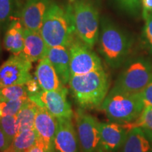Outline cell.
<instances>
[{
	"instance_id": "obj_1",
	"label": "cell",
	"mask_w": 152,
	"mask_h": 152,
	"mask_svg": "<svg viewBox=\"0 0 152 152\" xmlns=\"http://www.w3.org/2000/svg\"><path fill=\"white\" fill-rule=\"evenodd\" d=\"M68 85L76 104L83 109L101 107L109 92L110 80L104 69L70 76Z\"/></svg>"
},
{
	"instance_id": "obj_2",
	"label": "cell",
	"mask_w": 152,
	"mask_h": 152,
	"mask_svg": "<svg viewBox=\"0 0 152 152\" xmlns=\"http://www.w3.org/2000/svg\"><path fill=\"white\" fill-rule=\"evenodd\" d=\"M48 47H68L76 37L69 11L52 2L45 13L39 30Z\"/></svg>"
},
{
	"instance_id": "obj_3",
	"label": "cell",
	"mask_w": 152,
	"mask_h": 152,
	"mask_svg": "<svg viewBox=\"0 0 152 152\" xmlns=\"http://www.w3.org/2000/svg\"><path fill=\"white\" fill-rule=\"evenodd\" d=\"M98 41L99 53L106 64L113 68L123 65L128 58L132 45L130 36L109 21L102 23Z\"/></svg>"
},
{
	"instance_id": "obj_4",
	"label": "cell",
	"mask_w": 152,
	"mask_h": 152,
	"mask_svg": "<svg viewBox=\"0 0 152 152\" xmlns=\"http://www.w3.org/2000/svg\"><path fill=\"white\" fill-rule=\"evenodd\" d=\"M111 122L127 124L135 121L144 109L141 93L110 90L101 106Z\"/></svg>"
},
{
	"instance_id": "obj_5",
	"label": "cell",
	"mask_w": 152,
	"mask_h": 152,
	"mask_svg": "<svg viewBox=\"0 0 152 152\" xmlns=\"http://www.w3.org/2000/svg\"><path fill=\"white\" fill-rule=\"evenodd\" d=\"M68 9L77 37L92 49L99 36V13L96 7L87 0H77Z\"/></svg>"
},
{
	"instance_id": "obj_6",
	"label": "cell",
	"mask_w": 152,
	"mask_h": 152,
	"mask_svg": "<svg viewBox=\"0 0 152 152\" xmlns=\"http://www.w3.org/2000/svg\"><path fill=\"white\" fill-rule=\"evenodd\" d=\"M152 80V64L143 58L128 63L119 74L111 91L140 93Z\"/></svg>"
},
{
	"instance_id": "obj_7",
	"label": "cell",
	"mask_w": 152,
	"mask_h": 152,
	"mask_svg": "<svg viewBox=\"0 0 152 152\" xmlns=\"http://www.w3.org/2000/svg\"><path fill=\"white\" fill-rule=\"evenodd\" d=\"M74 115L81 152H99L101 122L81 108Z\"/></svg>"
},
{
	"instance_id": "obj_8",
	"label": "cell",
	"mask_w": 152,
	"mask_h": 152,
	"mask_svg": "<svg viewBox=\"0 0 152 152\" xmlns=\"http://www.w3.org/2000/svg\"><path fill=\"white\" fill-rule=\"evenodd\" d=\"M68 49L71 76L84 75L104 68L97 54L77 36L68 47Z\"/></svg>"
},
{
	"instance_id": "obj_9",
	"label": "cell",
	"mask_w": 152,
	"mask_h": 152,
	"mask_svg": "<svg viewBox=\"0 0 152 152\" xmlns=\"http://www.w3.org/2000/svg\"><path fill=\"white\" fill-rule=\"evenodd\" d=\"M68 90L65 86L52 91L42 90L37 94L28 95V98L38 106L45 108L55 118H72L73 112L67 99Z\"/></svg>"
},
{
	"instance_id": "obj_10",
	"label": "cell",
	"mask_w": 152,
	"mask_h": 152,
	"mask_svg": "<svg viewBox=\"0 0 152 152\" xmlns=\"http://www.w3.org/2000/svg\"><path fill=\"white\" fill-rule=\"evenodd\" d=\"M32 63L22 55L12 54L0 66V88L16 85H26L32 78Z\"/></svg>"
},
{
	"instance_id": "obj_11",
	"label": "cell",
	"mask_w": 152,
	"mask_h": 152,
	"mask_svg": "<svg viewBox=\"0 0 152 152\" xmlns=\"http://www.w3.org/2000/svg\"><path fill=\"white\" fill-rule=\"evenodd\" d=\"M34 130L37 135V142L46 152H56L54 138L56 130V119L45 108L38 106L36 112Z\"/></svg>"
},
{
	"instance_id": "obj_12",
	"label": "cell",
	"mask_w": 152,
	"mask_h": 152,
	"mask_svg": "<svg viewBox=\"0 0 152 152\" xmlns=\"http://www.w3.org/2000/svg\"><path fill=\"white\" fill-rule=\"evenodd\" d=\"M130 130L127 124L100 123L99 152H117L122 147Z\"/></svg>"
},
{
	"instance_id": "obj_13",
	"label": "cell",
	"mask_w": 152,
	"mask_h": 152,
	"mask_svg": "<svg viewBox=\"0 0 152 152\" xmlns=\"http://www.w3.org/2000/svg\"><path fill=\"white\" fill-rule=\"evenodd\" d=\"M56 119V130L54 138L56 152H80L79 142L72 118Z\"/></svg>"
},
{
	"instance_id": "obj_14",
	"label": "cell",
	"mask_w": 152,
	"mask_h": 152,
	"mask_svg": "<svg viewBox=\"0 0 152 152\" xmlns=\"http://www.w3.org/2000/svg\"><path fill=\"white\" fill-rule=\"evenodd\" d=\"M52 0H27L22 9L20 22L26 29L39 31Z\"/></svg>"
},
{
	"instance_id": "obj_15",
	"label": "cell",
	"mask_w": 152,
	"mask_h": 152,
	"mask_svg": "<svg viewBox=\"0 0 152 152\" xmlns=\"http://www.w3.org/2000/svg\"><path fill=\"white\" fill-rule=\"evenodd\" d=\"M47 49L39 31L24 28V48L20 55L31 63L39 61L47 56Z\"/></svg>"
},
{
	"instance_id": "obj_16",
	"label": "cell",
	"mask_w": 152,
	"mask_h": 152,
	"mask_svg": "<svg viewBox=\"0 0 152 152\" xmlns=\"http://www.w3.org/2000/svg\"><path fill=\"white\" fill-rule=\"evenodd\" d=\"M46 56L54 66L62 84L64 85L68 84L71 76L68 47L64 46L48 47Z\"/></svg>"
},
{
	"instance_id": "obj_17",
	"label": "cell",
	"mask_w": 152,
	"mask_h": 152,
	"mask_svg": "<svg viewBox=\"0 0 152 152\" xmlns=\"http://www.w3.org/2000/svg\"><path fill=\"white\" fill-rule=\"evenodd\" d=\"M36 78L43 91H52L65 86L60 81L54 66L47 56L39 61L35 72Z\"/></svg>"
},
{
	"instance_id": "obj_18",
	"label": "cell",
	"mask_w": 152,
	"mask_h": 152,
	"mask_svg": "<svg viewBox=\"0 0 152 152\" xmlns=\"http://www.w3.org/2000/svg\"><path fill=\"white\" fill-rule=\"evenodd\" d=\"M120 152H152V146L145 130L134 128L129 130Z\"/></svg>"
},
{
	"instance_id": "obj_19",
	"label": "cell",
	"mask_w": 152,
	"mask_h": 152,
	"mask_svg": "<svg viewBox=\"0 0 152 152\" xmlns=\"http://www.w3.org/2000/svg\"><path fill=\"white\" fill-rule=\"evenodd\" d=\"M4 47L12 54L18 55L24 48V28L20 20L15 19L4 34Z\"/></svg>"
},
{
	"instance_id": "obj_20",
	"label": "cell",
	"mask_w": 152,
	"mask_h": 152,
	"mask_svg": "<svg viewBox=\"0 0 152 152\" xmlns=\"http://www.w3.org/2000/svg\"><path fill=\"white\" fill-rule=\"evenodd\" d=\"M37 142V135L33 129H28L17 133L11 144L16 152H26Z\"/></svg>"
},
{
	"instance_id": "obj_21",
	"label": "cell",
	"mask_w": 152,
	"mask_h": 152,
	"mask_svg": "<svg viewBox=\"0 0 152 152\" xmlns=\"http://www.w3.org/2000/svg\"><path fill=\"white\" fill-rule=\"evenodd\" d=\"M38 106L33 102H29L17 113L18 132L34 128V123Z\"/></svg>"
},
{
	"instance_id": "obj_22",
	"label": "cell",
	"mask_w": 152,
	"mask_h": 152,
	"mask_svg": "<svg viewBox=\"0 0 152 152\" xmlns=\"http://www.w3.org/2000/svg\"><path fill=\"white\" fill-rule=\"evenodd\" d=\"M28 97L26 85H16L0 88V102Z\"/></svg>"
},
{
	"instance_id": "obj_23",
	"label": "cell",
	"mask_w": 152,
	"mask_h": 152,
	"mask_svg": "<svg viewBox=\"0 0 152 152\" xmlns=\"http://www.w3.org/2000/svg\"><path fill=\"white\" fill-rule=\"evenodd\" d=\"M0 128L5 133L11 144L18 132V124L16 115H3L0 117Z\"/></svg>"
},
{
	"instance_id": "obj_24",
	"label": "cell",
	"mask_w": 152,
	"mask_h": 152,
	"mask_svg": "<svg viewBox=\"0 0 152 152\" xmlns=\"http://www.w3.org/2000/svg\"><path fill=\"white\" fill-rule=\"evenodd\" d=\"M130 130L134 128H141L152 131V106H146L140 117L134 122L127 123Z\"/></svg>"
},
{
	"instance_id": "obj_25",
	"label": "cell",
	"mask_w": 152,
	"mask_h": 152,
	"mask_svg": "<svg viewBox=\"0 0 152 152\" xmlns=\"http://www.w3.org/2000/svg\"><path fill=\"white\" fill-rule=\"evenodd\" d=\"M29 98L25 97L16 100L0 102V108L3 115H16L26 104L29 102Z\"/></svg>"
},
{
	"instance_id": "obj_26",
	"label": "cell",
	"mask_w": 152,
	"mask_h": 152,
	"mask_svg": "<svg viewBox=\"0 0 152 152\" xmlns=\"http://www.w3.org/2000/svg\"><path fill=\"white\" fill-rule=\"evenodd\" d=\"M145 20L142 37L146 47L152 54V12L144 17Z\"/></svg>"
},
{
	"instance_id": "obj_27",
	"label": "cell",
	"mask_w": 152,
	"mask_h": 152,
	"mask_svg": "<svg viewBox=\"0 0 152 152\" xmlns=\"http://www.w3.org/2000/svg\"><path fill=\"white\" fill-rule=\"evenodd\" d=\"M13 12V0H0V26L9 20Z\"/></svg>"
},
{
	"instance_id": "obj_28",
	"label": "cell",
	"mask_w": 152,
	"mask_h": 152,
	"mask_svg": "<svg viewBox=\"0 0 152 152\" xmlns=\"http://www.w3.org/2000/svg\"><path fill=\"white\" fill-rule=\"evenodd\" d=\"M123 9L131 12H135L142 6V0H116Z\"/></svg>"
},
{
	"instance_id": "obj_29",
	"label": "cell",
	"mask_w": 152,
	"mask_h": 152,
	"mask_svg": "<svg viewBox=\"0 0 152 152\" xmlns=\"http://www.w3.org/2000/svg\"><path fill=\"white\" fill-rule=\"evenodd\" d=\"M140 93H141L144 107L152 106V80Z\"/></svg>"
},
{
	"instance_id": "obj_30",
	"label": "cell",
	"mask_w": 152,
	"mask_h": 152,
	"mask_svg": "<svg viewBox=\"0 0 152 152\" xmlns=\"http://www.w3.org/2000/svg\"><path fill=\"white\" fill-rule=\"evenodd\" d=\"M26 87L28 92V95L37 94L42 90L39 86V83H38V81L37 80L34 79L33 77H32L30 80L27 82V83L26 84Z\"/></svg>"
},
{
	"instance_id": "obj_31",
	"label": "cell",
	"mask_w": 152,
	"mask_h": 152,
	"mask_svg": "<svg viewBox=\"0 0 152 152\" xmlns=\"http://www.w3.org/2000/svg\"><path fill=\"white\" fill-rule=\"evenodd\" d=\"M10 145V141H9V139L7 138L5 133L3 132V130H1V128H0V152L4 151V150L7 149Z\"/></svg>"
},
{
	"instance_id": "obj_32",
	"label": "cell",
	"mask_w": 152,
	"mask_h": 152,
	"mask_svg": "<svg viewBox=\"0 0 152 152\" xmlns=\"http://www.w3.org/2000/svg\"><path fill=\"white\" fill-rule=\"evenodd\" d=\"M142 6L143 17L152 12V0H142Z\"/></svg>"
},
{
	"instance_id": "obj_33",
	"label": "cell",
	"mask_w": 152,
	"mask_h": 152,
	"mask_svg": "<svg viewBox=\"0 0 152 152\" xmlns=\"http://www.w3.org/2000/svg\"><path fill=\"white\" fill-rule=\"evenodd\" d=\"M26 152H46L44 149V148L42 147L39 144L36 142L35 145L33 146L30 149H29Z\"/></svg>"
},
{
	"instance_id": "obj_34",
	"label": "cell",
	"mask_w": 152,
	"mask_h": 152,
	"mask_svg": "<svg viewBox=\"0 0 152 152\" xmlns=\"http://www.w3.org/2000/svg\"><path fill=\"white\" fill-rule=\"evenodd\" d=\"M144 130H145L146 133H147V134L149 137L150 141H151V146H152V131H150V130H145V129H144Z\"/></svg>"
},
{
	"instance_id": "obj_35",
	"label": "cell",
	"mask_w": 152,
	"mask_h": 152,
	"mask_svg": "<svg viewBox=\"0 0 152 152\" xmlns=\"http://www.w3.org/2000/svg\"><path fill=\"white\" fill-rule=\"evenodd\" d=\"M1 152H16V151H15V150L13 149V148L11 147V146H9V147L7 148V149H5L4 151H1Z\"/></svg>"
},
{
	"instance_id": "obj_36",
	"label": "cell",
	"mask_w": 152,
	"mask_h": 152,
	"mask_svg": "<svg viewBox=\"0 0 152 152\" xmlns=\"http://www.w3.org/2000/svg\"><path fill=\"white\" fill-rule=\"evenodd\" d=\"M74 1H75V0H69V1H70V2H73Z\"/></svg>"
},
{
	"instance_id": "obj_37",
	"label": "cell",
	"mask_w": 152,
	"mask_h": 152,
	"mask_svg": "<svg viewBox=\"0 0 152 152\" xmlns=\"http://www.w3.org/2000/svg\"><path fill=\"white\" fill-rule=\"evenodd\" d=\"M1 52V43H0V53Z\"/></svg>"
}]
</instances>
